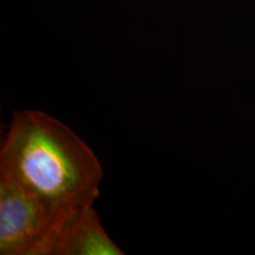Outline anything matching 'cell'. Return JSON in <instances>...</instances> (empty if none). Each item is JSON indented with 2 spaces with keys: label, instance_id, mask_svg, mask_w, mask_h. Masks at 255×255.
Here are the masks:
<instances>
[{
  "label": "cell",
  "instance_id": "obj_1",
  "mask_svg": "<svg viewBox=\"0 0 255 255\" xmlns=\"http://www.w3.org/2000/svg\"><path fill=\"white\" fill-rule=\"evenodd\" d=\"M0 176L65 212L94 205L103 169L71 128L40 110L24 109L13 114L2 137Z\"/></svg>",
  "mask_w": 255,
  "mask_h": 255
},
{
  "label": "cell",
  "instance_id": "obj_2",
  "mask_svg": "<svg viewBox=\"0 0 255 255\" xmlns=\"http://www.w3.org/2000/svg\"><path fill=\"white\" fill-rule=\"evenodd\" d=\"M65 212L0 176V254L52 255Z\"/></svg>",
  "mask_w": 255,
  "mask_h": 255
},
{
  "label": "cell",
  "instance_id": "obj_3",
  "mask_svg": "<svg viewBox=\"0 0 255 255\" xmlns=\"http://www.w3.org/2000/svg\"><path fill=\"white\" fill-rule=\"evenodd\" d=\"M102 225L94 205L66 210L60 219L52 255H123Z\"/></svg>",
  "mask_w": 255,
  "mask_h": 255
}]
</instances>
